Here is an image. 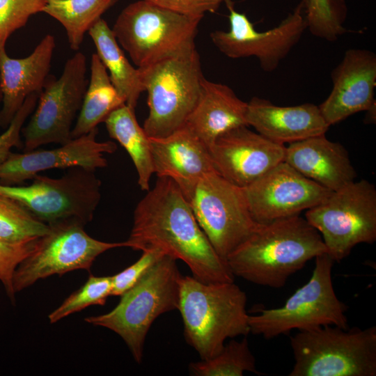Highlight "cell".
<instances>
[{
	"label": "cell",
	"mask_w": 376,
	"mask_h": 376,
	"mask_svg": "<svg viewBox=\"0 0 376 376\" xmlns=\"http://www.w3.org/2000/svg\"><path fill=\"white\" fill-rule=\"evenodd\" d=\"M126 242L134 250L157 249L182 260L193 276L202 282L234 281L235 276L201 228L189 202L168 178H157L153 188L136 205Z\"/></svg>",
	"instance_id": "cell-1"
},
{
	"label": "cell",
	"mask_w": 376,
	"mask_h": 376,
	"mask_svg": "<svg viewBox=\"0 0 376 376\" xmlns=\"http://www.w3.org/2000/svg\"><path fill=\"white\" fill-rule=\"evenodd\" d=\"M324 253L319 232L297 214L260 224L226 262L234 276L279 288L310 260Z\"/></svg>",
	"instance_id": "cell-2"
},
{
	"label": "cell",
	"mask_w": 376,
	"mask_h": 376,
	"mask_svg": "<svg viewBox=\"0 0 376 376\" xmlns=\"http://www.w3.org/2000/svg\"><path fill=\"white\" fill-rule=\"evenodd\" d=\"M246 301L245 292L234 281L204 283L181 276L178 310L185 340L201 359L216 356L227 338L250 333Z\"/></svg>",
	"instance_id": "cell-3"
},
{
	"label": "cell",
	"mask_w": 376,
	"mask_h": 376,
	"mask_svg": "<svg viewBox=\"0 0 376 376\" xmlns=\"http://www.w3.org/2000/svg\"><path fill=\"white\" fill-rule=\"evenodd\" d=\"M181 274L176 260L167 255L157 260L109 312L84 320L120 336L137 363L153 322L162 314L178 309Z\"/></svg>",
	"instance_id": "cell-4"
},
{
	"label": "cell",
	"mask_w": 376,
	"mask_h": 376,
	"mask_svg": "<svg viewBox=\"0 0 376 376\" xmlns=\"http://www.w3.org/2000/svg\"><path fill=\"white\" fill-rule=\"evenodd\" d=\"M201 19L139 0L120 12L111 29L134 64L142 68L196 49Z\"/></svg>",
	"instance_id": "cell-5"
},
{
	"label": "cell",
	"mask_w": 376,
	"mask_h": 376,
	"mask_svg": "<svg viewBox=\"0 0 376 376\" xmlns=\"http://www.w3.org/2000/svg\"><path fill=\"white\" fill-rule=\"evenodd\" d=\"M290 376H375L376 327L327 325L290 336Z\"/></svg>",
	"instance_id": "cell-6"
},
{
	"label": "cell",
	"mask_w": 376,
	"mask_h": 376,
	"mask_svg": "<svg viewBox=\"0 0 376 376\" xmlns=\"http://www.w3.org/2000/svg\"><path fill=\"white\" fill-rule=\"evenodd\" d=\"M138 68L148 94V114L143 125L147 135L164 137L183 127L204 79L196 49Z\"/></svg>",
	"instance_id": "cell-7"
},
{
	"label": "cell",
	"mask_w": 376,
	"mask_h": 376,
	"mask_svg": "<svg viewBox=\"0 0 376 376\" xmlns=\"http://www.w3.org/2000/svg\"><path fill=\"white\" fill-rule=\"evenodd\" d=\"M315 258L310 279L284 305L249 315L250 333L269 340L294 329L308 331L327 325L348 328L347 306L337 297L332 283L334 261L327 253Z\"/></svg>",
	"instance_id": "cell-8"
},
{
	"label": "cell",
	"mask_w": 376,
	"mask_h": 376,
	"mask_svg": "<svg viewBox=\"0 0 376 376\" xmlns=\"http://www.w3.org/2000/svg\"><path fill=\"white\" fill-rule=\"evenodd\" d=\"M306 221L320 234L327 253L336 263L359 244L376 240V189L366 180L354 181L306 210Z\"/></svg>",
	"instance_id": "cell-9"
},
{
	"label": "cell",
	"mask_w": 376,
	"mask_h": 376,
	"mask_svg": "<svg viewBox=\"0 0 376 376\" xmlns=\"http://www.w3.org/2000/svg\"><path fill=\"white\" fill-rule=\"evenodd\" d=\"M95 171L78 166L57 178L38 174L29 185L0 184V194L16 200L47 225L68 220L86 225L101 198V181Z\"/></svg>",
	"instance_id": "cell-10"
},
{
	"label": "cell",
	"mask_w": 376,
	"mask_h": 376,
	"mask_svg": "<svg viewBox=\"0 0 376 376\" xmlns=\"http://www.w3.org/2000/svg\"><path fill=\"white\" fill-rule=\"evenodd\" d=\"M84 224L68 220L49 225V230L37 239L33 251L17 266L13 277L16 293L40 279L77 269L89 271L102 253L127 247V242H107L91 237Z\"/></svg>",
	"instance_id": "cell-11"
},
{
	"label": "cell",
	"mask_w": 376,
	"mask_h": 376,
	"mask_svg": "<svg viewBox=\"0 0 376 376\" xmlns=\"http://www.w3.org/2000/svg\"><path fill=\"white\" fill-rule=\"evenodd\" d=\"M87 61L80 52L65 63L58 79L49 75L31 117L22 130L24 152L49 143H65L87 89Z\"/></svg>",
	"instance_id": "cell-12"
},
{
	"label": "cell",
	"mask_w": 376,
	"mask_h": 376,
	"mask_svg": "<svg viewBox=\"0 0 376 376\" xmlns=\"http://www.w3.org/2000/svg\"><path fill=\"white\" fill-rule=\"evenodd\" d=\"M185 198L212 247L225 261L260 224L252 217L242 188L217 172L203 177Z\"/></svg>",
	"instance_id": "cell-13"
},
{
	"label": "cell",
	"mask_w": 376,
	"mask_h": 376,
	"mask_svg": "<svg viewBox=\"0 0 376 376\" xmlns=\"http://www.w3.org/2000/svg\"><path fill=\"white\" fill-rule=\"evenodd\" d=\"M226 2L229 10L230 29L211 32L212 43L231 58L256 57L265 72L277 68L307 29L301 1L279 25L262 32L254 28L245 14L234 9L231 0Z\"/></svg>",
	"instance_id": "cell-14"
},
{
	"label": "cell",
	"mask_w": 376,
	"mask_h": 376,
	"mask_svg": "<svg viewBox=\"0 0 376 376\" xmlns=\"http://www.w3.org/2000/svg\"><path fill=\"white\" fill-rule=\"evenodd\" d=\"M242 190L252 217L260 224L299 214L331 193L284 161Z\"/></svg>",
	"instance_id": "cell-15"
},
{
	"label": "cell",
	"mask_w": 376,
	"mask_h": 376,
	"mask_svg": "<svg viewBox=\"0 0 376 376\" xmlns=\"http://www.w3.org/2000/svg\"><path fill=\"white\" fill-rule=\"evenodd\" d=\"M97 134L95 128L53 149H35L22 153L11 152L0 164V184L19 185L40 172L52 169L79 166L96 171L106 167L104 155L114 152L117 145L111 141H97Z\"/></svg>",
	"instance_id": "cell-16"
},
{
	"label": "cell",
	"mask_w": 376,
	"mask_h": 376,
	"mask_svg": "<svg viewBox=\"0 0 376 376\" xmlns=\"http://www.w3.org/2000/svg\"><path fill=\"white\" fill-rule=\"evenodd\" d=\"M242 125L217 137L209 146L215 171L244 188L284 160L285 146Z\"/></svg>",
	"instance_id": "cell-17"
},
{
	"label": "cell",
	"mask_w": 376,
	"mask_h": 376,
	"mask_svg": "<svg viewBox=\"0 0 376 376\" xmlns=\"http://www.w3.org/2000/svg\"><path fill=\"white\" fill-rule=\"evenodd\" d=\"M332 90L319 105L331 126L375 105L376 55L364 49L347 50L331 73Z\"/></svg>",
	"instance_id": "cell-18"
},
{
	"label": "cell",
	"mask_w": 376,
	"mask_h": 376,
	"mask_svg": "<svg viewBox=\"0 0 376 376\" xmlns=\"http://www.w3.org/2000/svg\"><path fill=\"white\" fill-rule=\"evenodd\" d=\"M149 141L154 173L172 180L185 197L203 177L217 172L209 148L185 126Z\"/></svg>",
	"instance_id": "cell-19"
},
{
	"label": "cell",
	"mask_w": 376,
	"mask_h": 376,
	"mask_svg": "<svg viewBox=\"0 0 376 376\" xmlns=\"http://www.w3.org/2000/svg\"><path fill=\"white\" fill-rule=\"evenodd\" d=\"M55 38L45 35L28 56L10 57L0 47V127L6 128L26 97L42 91L49 75Z\"/></svg>",
	"instance_id": "cell-20"
},
{
	"label": "cell",
	"mask_w": 376,
	"mask_h": 376,
	"mask_svg": "<svg viewBox=\"0 0 376 376\" xmlns=\"http://www.w3.org/2000/svg\"><path fill=\"white\" fill-rule=\"evenodd\" d=\"M246 120L258 133L283 145L325 134L330 127L318 105L281 107L258 97L247 102Z\"/></svg>",
	"instance_id": "cell-21"
},
{
	"label": "cell",
	"mask_w": 376,
	"mask_h": 376,
	"mask_svg": "<svg viewBox=\"0 0 376 376\" xmlns=\"http://www.w3.org/2000/svg\"><path fill=\"white\" fill-rule=\"evenodd\" d=\"M283 161L331 191L343 188L357 178L347 150L327 139L325 134L290 143L285 147Z\"/></svg>",
	"instance_id": "cell-22"
},
{
	"label": "cell",
	"mask_w": 376,
	"mask_h": 376,
	"mask_svg": "<svg viewBox=\"0 0 376 376\" xmlns=\"http://www.w3.org/2000/svg\"><path fill=\"white\" fill-rule=\"evenodd\" d=\"M247 102L228 86L204 77L198 101L184 125L208 148L224 133L247 125Z\"/></svg>",
	"instance_id": "cell-23"
},
{
	"label": "cell",
	"mask_w": 376,
	"mask_h": 376,
	"mask_svg": "<svg viewBox=\"0 0 376 376\" xmlns=\"http://www.w3.org/2000/svg\"><path fill=\"white\" fill-rule=\"evenodd\" d=\"M88 34L112 84L125 104L135 109L140 95L144 91L139 68H134L127 58L104 19L101 18L88 31Z\"/></svg>",
	"instance_id": "cell-24"
},
{
	"label": "cell",
	"mask_w": 376,
	"mask_h": 376,
	"mask_svg": "<svg viewBox=\"0 0 376 376\" xmlns=\"http://www.w3.org/2000/svg\"><path fill=\"white\" fill-rule=\"evenodd\" d=\"M90 70V79L71 132L72 139L97 128V125L104 122L111 112L125 104L112 84L106 68L96 53L91 56Z\"/></svg>",
	"instance_id": "cell-25"
},
{
	"label": "cell",
	"mask_w": 376,
	"mask_h": 376,
	"mask_svg": "<svg viewBox=\"0 0 376 376\" xmlns=\"http://www.w3.org/2000/svg\"><path fill=\"white\" fill-rule=\"evenodd\" d=\"M111 138L118 141L130 155L138 175L141 189H150L154 174L149 136L139 124L134 109L126 104L117 108L104 122Z\"/></svg>",
	"instance_id": "cell-26"
},
{
	"label": "cell",
	"mask_w": 376,
	"mask_h": 376,
	"mask_svg": "<svg viewBox=\"0 0 376 376\" xmlns=\"http://www.w3.org/2000/svg\"><path fill=\"white\" fill-rule=\"evenodd\" d=\"M119 0H46L42 13L65 29L70 49L77 51L84 36Z\"/></svg>",
	"instance_id": "cell-27"
},
{
	"label": "cell",
	"mask_w": 376,
	"mask_h": 376,
	"mask_svg": "<svg viewBox=\"0 0 376 376\" xmlns=\"http://www.w3.org/2000/svg\"><path fill=\"white\" fill-rule=\"evenodd\" d=\"M189 370L195 376H242L244 372L260 373L246 336L240 341L231 338L216 356L210 359L191 363Z\"/></svg>",
	"instance_id": "cell-28"
},
{
	"label": "cell",
	"mask_w": 376,
	"mask_h": 376,
	"mask_svg": "<svg viewBox=\"0 0 376 376\" xmlns=\"http://www.w3.org/2000/svg\"><path fill=\"white\" fill-rule=\"evenodd\" d=\"M49 230V225L36 218L18 201L0 194L1 241L26 243L44 235Z\"/></svg>",
	"instance_id": "cell-29"
},
{
	"label": "cell",
	"mask_w": 376,
	"mask_h": 376,
	"mask_svg": "<svg viewBox=\"0 0 376 376\" xmlns=\"http://www.w3.org/2000/svg\"><path fill=\"white\" fill-rule=\"evenodd\" d=\"M307 29L315 36L333 42L345 33V13L340 0H301Z\"/></svg>",
	"instance_id": "cell-30"
},
{
	"label": "cell",
	"mask_w": 376,
	"mask_h": 376,
	"mask_svg": "<svg viewBox=\"0 0 376 376\" xmlns=\"http://www.w3.org/2000/svg\"><path fill=\"white\" fill-rule=\"evenodd\" d=\"M111 277L95 276L92 274L79 289L70 294L63 303L49 315L50 323L79 312L90 306L104 305L111 296Z\"/></svg>",
	"instance_id": "cell-31"
},
{
	"label": "cell",
	"mask_w": 376,
	"mask_h": 376,
	"mask_svg": "<svg viewBox=\"0 0 376 376\" xmlns=\"http://www.w3.org/2000/svg\"><path fill=\"white\" fill-rule=\"evenodd\" d=\"M45 4L46 0H0V47L32 15L42 13Z\"/></svg>",
	"instance_id": "cell-32"
},
{
	"label": "cell",
	"mask_w": 376,
	"mask_h": 376,
	"mask_svg": "<svg viewBox=\"0 0 376 376\" xmlns=\"http://www.w3.org/2000/svg\"><path fill=\"white\" fill-rule=\"evenodd\" d=\"M37 239L23 244H10L0 240V281L12 302H15L13 287L14 272L19 263L33 249Z\"/></svg>",
	"instance_id": "cell-33"
},
{
	"label": "cell",
	"mask_w": 376,
	"mask_h": 376,
	"mask_svg": "<svg viewBox=\"0 0 376 376\" xmlns=\"http://www.w3.org/2000/svg\"><path fill=\"white\" fill-rule=\"evenodd\" d=\"M164 255L157 249L143 251L142 255L135 263L123 271L111 276V296H120L133 287L143 274Z\"/></svg>",
	"instance_id": "cell-34"
},
{
	"label": "cell",
	"mask_w": 376,
	"mask_h": 376,
	"mask_svg": "<svg viewBox=\"0 0 376 376\" xmlns=\"http://www.w3.org/2000/svg\"><path fill=\"white\" fill-rule=\"evenodd\" d=\"M39 95L38 93L29 95L6 130L0 134V164L8 157L13 148L22 147L23 145L21 139L22 130L26 120L34 111Z\"/></svg>",
	"instance_id": "cell-35"
},
{
	"label": "cell",
	"mask_w": 376,
	"mask_h": 376,
	"mask_svg": "<svg viewBox=\"0 0 376 376\" xmlns=\"http://www.w3.org/2000/svg\"><path fill=\"white\" fill-rule=\"evenodd\" d=\"M178 14L203 18L206 13H214L223 0H146Z\"/></svg>",
	"instance_id": "cell-36"
},
{
	"label": "cell",
	"mask_w": 376,
	"mask_h": 376,
	"mask_svg": "<svg viewBox=\"0 0 376 376\" xmlns=\"http://www.w3.org/2000/svg\"><path fill=\"white\" fill-rule=\"evenodd\" d=\"M1 100H2V95H1V88H0V109L1 106Z\"/></svg>",
	"instance_id": "cell-37"
}]
</instances>
